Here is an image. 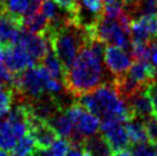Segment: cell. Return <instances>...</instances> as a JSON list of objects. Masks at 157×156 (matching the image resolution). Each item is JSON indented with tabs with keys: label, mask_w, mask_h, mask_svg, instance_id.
<instances>
[{
	"label": "cell",
	"mask_w": 157,
	"mask_h": 156,
	"mask_svg": "<svg viewBox=\"0 0 157 156\" xmlns=\"http://www.w3.org/2000/svg\"><path fill=\"white\" fill-rule=\"evenodd\" d=\"M103 61L85 44L67 71L63 84L66 91L75 98H79L107 82Z\"/></svg>",
	"instance_id": "obj_1"
},
{
	"label": "cell",
	"mask_w": 157,
	"mask_h": 156,
	"mask_svg": "<svg viewBox=\"0 0 157 156\" xmlns=\"http://www.w3.org/2000/svg\"><path fill=\"white\" fill-rule=\"evenodd\" d=\"M77 101L101 121L113 119L126 123L136 117L128 103L119 96L113 80H107L95 90L77 98Z\"/></svg>",
	"instance_id": "obj_2"
},
{
	"label": "cell",
	"mask_w": 157,
	"mask_h": 156,
	"mask_svg": "<svg viewBox=\"0 0 157 156\" xmlns=\"http://www.w3.org/2000/svg\"><path fill=\"white\" fill-rule=\"evenodd\" d=\"M12 87L15 96L17 94L25 102H35L46 96L59 98L62 91L66 90L64 85L53 78L41 63L15 75Z\"/></svg>",
	"instance_id": "obj_3"
},
{
	"label": "cell",
	"mask_w": 157,
	"mask_h": 156,
	"mask_svg": "<svg viewBox=\"0 0 157 156\" xmlns=\"http://www.w3.org/2000/svg\"><path fill=\"white\" fill-rule=\"evenodd\" d=\"M45 37H47L51 47L59 57L66 72L87 40L85 31L76 26L71 21L59 25H49Z\"/></svg>",
	"instance_id": "obj_4"
},
{
	"label": "cell",
	"mask_w": 157,
	"mask_h": 156,
	"mask_svg": "<svg viewBox=\"0 0 157 156\" xmlns=\"http://www.w3.org/2000/svg\"><path fill=\"white\" fill-rule=\"evenodd\" d=\"M74 124L75 131L83 138L96 135L100 131V118L88 111L78 101H74L64 109Z\"/></svg>",
	"instance_id": "obj_5"
},
{
	"label": "cell",
	"mask_w": 157,
	"mask_h": 156,
	"mask_svg": "<svg viewBox=\"0 0 157 156\" xmlns=\"http://www.w3.org/2000/svg\"><path fill=\"white\" fill-rule=\"evenodd\" d=\"M28 133L35 140L37 148L44 149V150L48 149L53 145V142L59 138V135L56 131L54 130V127L48 123V121L37 116L32 111L31 106L29 116H28Z\"/></svg>",
	"instance_id": "obj_6"
},
{
	"label": "cell",
	"mask_w": 157,
	"mask_h": 156,
	"mask_svg": "<svg viewBox=\"0 0 157 156\" xmlns=\"http://www.w3.org/2000/svg\"><path fill=\"white\" fill-rule=\"evenodd\" d=\"M23 31V18L2 8L0 10V47L17 43Z\"/></svg>",
	"instance_id": "obj_7"
},
{
	"label": "cell",
	"mask_w": 157,
	"mask_h": 156,
	"mask_svg": "<svg viewBox=\"0 0 157 156\" xmlns=\"http://www.w3.org/2000/svg\"><path fill=\"white\" fill-rule=\"evenodd\" d=\"M2 48V60L13 74H20L35 65V61L18 43Z\"/></svg>",
	"instance_id": "obj_8"
},
{
	"label": "cell",
	"mask_w": 157,
	"mask_h": 156,
	"mask_svg": "<svg viewBox=\"0 0 157 156\" xmlns=\"http://www.w3.org/2000/svg\"><path fill=\"white\" fill-rule=\"evenodd\" d=\"M100 133L109 142L113 150L131 147V141L122 122L113 119H103L100 124Z\"/></svg>",
	"instance_id": "obj_9"
},
{
	"label": "cell",
	"mask_w": 157,
	"mask_h": 156,
	"mask_svg": "<svg viewBox=\"0 0 157 156\" xmlns=\"http://www.w3.org/2000/svg\"><path fill=\"white\" fill-rule=\"evenodd\" d=\"M17 43L21 46H23L24 49L29 53V55L32 57V60L35 61L36 64L40 63L43 61L45 55L47 54L48 49L51 48L47 37L31 33L24 29H23L22 33L18 38Z\"/></svg>",
	"instance_id": "obj_10"
},
{
	"label": "cell",
	"mask_w": 157,
	"mask_h": 156,
	"mask_svg": "<svg viewBox=\"0 0 157 156\" xmlns=\"http://www.w3.org/2000/svg\"><path fill=\"white\" fill-rule=\"evenodd\" d=\"M105 62L110 72L115 77H118L127 72L133 63V57L128 55L125 49L115 45H109L105 47Z\"/></svg>",
	"instance_id": "obj_11"
},
{
	"label": "cell",
	"mask_w": 157,
	"mask_h": 156,
	"mask_svg": "<svg viewBox=\"0 0 157 156\" xmlns=\"http://www.w3.org/2000/svg\"><path fill=\"white\" fill-rule=\"evenodd\" d=\"M127 75L139 84L140 86L146 87L149 83L155 80L157 77V69L148 60L133 61Z\"/></svg>",
	"instance_id": "obj_12"
},
{
	"label": "cell",
	"mask_w": 157,
	"mask_h": 156,
	"mask_svg": "<svg viewBox=\"0 0 157 156\" xmlns=\"http://www.w3.org/2000/svg\"><path fill=\"white\" fill-rule=\"evenodd\" d=\"M80 147L88 156H113L111 146L99 132L84 139Z\"/></svg>",
	"instance_id": "obj_13"
},
{
	"label": "cell",
	"mask_w": 157,
	"mask_h": 156,
	"mask_svg": "<svg viewBox=\"0 0 157 156\" xmlns=\"http://www.w3.org/2000/svg\"><path fill=\"white\" fill-rule=\"evenodd\" d=\"M128 106L131 107V109L134 111L135 116L140 117V118H146V117L153 115L154 108L151 101L149 99V96H147V93L144 91V87L141 88L139 91L134 93L131 98H128L126 100Z\"/></svg>",
	"instance_id": "obj_14"
},
{
	"label": "cell",
	"mask_w": 157,
	"mask_h": 156,
	"mask_svg": "<svg viewBox=\"0 0 157 156\" xmlns=\"http://www.w3.org/2000/svg\"><path fill=\"white\" fill-rule=\"evenodd\" d=\"M43 0H4L5 8L20 18H26L38 12Z\"/></svg>",
	"instance_id": "obj_15"
},
{
	"label": "cell",
	"mask_w": 157,
	"mask_h": 156,
	"mask_svg": "<svg viewBox=\"0 0 157 156\" xmlns=\"http://www.w3.org/2000/svg\"><path fill=\"white\" fill-rule=\"evenodd\" d=\"M48 123L54 127V130L57 132L59 137L67 139H71L75 133V127L69 116L66 114V111H60L55 114L48 119Z\"/></svg>",
	"instance_id": "obj_16"
},
{
	"label": "cell",
	"mask_w": 157,
	"mask_h": 156,
	"mask_svg": "<svg viewBox=\"0 0 157 156\" xmlns=\"http://www.w3.org/2000/svg\"><path fill=\"white\" fill-rule=\"evenodd\" d=\"M48 26L49 22L44 14L40 12V9L35 14L23 18V29L31 33L45 36L48 30Z\"/></svg>",
	"instance_id": "obj_17"
},
{
	"label": "cell",
	"mask_w": 157,
	"mask_h": 156,
	"mask_svg": "<svg viewBox=\"0 0 157 156\" xmlns=\"http://www.w3.org/2000/svg\"><path fill=\"white\" fill-rule=\"evenodd\" d=\"M126 132L128 135L130 141L132 145H136V143H144L148 142V137L146 133V129H144V119L140 117H134L126 123H124ZM149 143V142H148Z\"/></svg>",
	"instance_id": "obj_18"
},
{
	"label": "cell",
	"mask_w": 157,
	"mask_h": 156,
	"mask_svg": "<svg viewBox=\"0 0 157 156\" xmlns=\"http://www.w3.org/2000/svg\"><path fill=\"white\" fill-rule=\"evenodd\" d=\"M40 63L47 69V71L53 78H55L62 84H64V78H66L67 72L63 68V65L61 64L60 60H59V57H56V54L52 49V47L48 49L47 54L45 55V57Z\"/></svg>",
	"instance_id": "obj_19"
},
{
	"label": "cell",
	"mask_w": 157,
	"mask_h": 156,
	"mask_svg": "<svg viewBox=\"0 0 157 156\" xmlns=\"http://www.w3.org/2000/svg\"><path fill=\"white\" fill-rule=\"evenodd\" d=\"M17 135L15 133L12 124L7 121H0V149L10 152L18 140Z\"/></svg>",
	"instance_id": "obj_20"
},
{
	"label": "cell",
	"mask_w": 157,
	"mask_h": 156,
	"mask_svg": "<svg viewBox=\"0 0 157 156\" xmlns=\"http://www.w3.org/2000/svg\"><path fill=\"white\" fill-rule=\"evenodd\" d=\"M157 15V0H136L128 16L133 20L139 16Z\"/></svg>",
	"instance_id": "obj_21"
},
{
	"label": "cell",
	"mask_w": 157,
	"mask_h": 156,
	"mask_svg": "<svg viewBox=\"0 0 157 156\" xmlns=\"http://www.w3.org/2000/svg\"><path fill=\"white\" fill-rule=\"evenodd\" d=\"M37 149L35 140L29 133H26L17 140L16 145L10 150L9 156H29Z\"/></svg>",
	"instance_id": "obj_22"
},
{
	"label": "cell",
	"mask_w": 157,
	"mask_h": 156,
	"mask_svg": "<svg viewBox=\"0 0 157 156\" xmlns=\"http://www.w3.org/2000/svg\"><path fill=\"white\" fill-rule=\"evenodd\" d=\"M14 99L15 93L13 87L6 84H0V118L10 111Z\"/></svg>",
	"instance_id": "obj_23"
},
{
	"label": "cell",
	"mask_w": 157,
	"mask_h": 156,
	"mask_svg": "<svg viewBox=\"0 0 157 156\" xmlns=\"http://www.w3.org/2000/svg\"><path fill=\"white\" fill-rule=\"evenodd\" d=\"M70 148H71V142L69 139L59 137L53 142L52 146L46 149V153L47 156H66Z\"/></svg>",
	"instance_id": "obj_24"
},
{
	"label": "cell",
	"mask_w": 157,
	"mask_h": 156,
	"mask_svg": "<svg viewBox=\"0 0 157 156\" xmlns=\"http://www.w3.org/2000/svg\"><path fill=\"white\" fill-rule=\"evenodd\" d=\"M144 124L147 137H148L149 145L155 146L157 143V115L153 114L144 118Z\"/></svg>",
	"instance_id": "obj_25"
},
{
	"label": "cell",
	"mask_w": 157,
	"mask_h": 156,
	"mask_svg": "<svg viewBox=\"0 0 157 156\" xmlns=\"http://www.w3.org/2000/svg\"><path fill=\"white\" fill-rule=\"evenodd\" d=\"M124 12V2L123 0H116L111 4H105V16L109 18L117 20Z\"/></svg>",
	"instance_id": "obj_26"
},
{
	"label": "cell",
	"mask_w": 157,
	"mask_h": 156,
	"mask_svg": "<svg viewBox=\"0 0 157 156\" xmlns=\"http://www.w3.org/2000/svg\"><path fill=\"white\" fill-rule=\"evenodd\" d=\"M132 152L134 156H157V152L153 150L147 142L132 145Z\"/></svg>",
	"instance_id": "obj_27"
},
{
	"label": "cell",
	"mask_w": 157,
	"mask_h": 156,
	"mask_svg": "<svg viewBox=\"0 0 157 156\" xmlns=\"http://www.w3.org/2000/svg\"><path fill=\"white\" fill-rule=\"evenodd\" d=\"M144 91L147 93V96H149V99L151 101L154 108V113L157 115V80H153L151 83H149L147 86L144 87Z\"/></svg>",
	"instance_id": "obj_28"
},
{
	"label": "cell",
	"mask_w": 157,
	"mask_h": 156,
	"mask_svg": "<svg viewBox=\"0 0 157 156\" xmlns=\"http://www.w3.org/2000/svg\"><path fill=\"white\" fill-rule=\"evenodd\" d=\"M55 1L62 9H64L69 14L74 12L75 7H76V2H77V0H55Z\"/></svg>",
	"instance_id": "obj_29"
},
{
	"label": "cell",
	"mask_w": 157,
	"mask_h": 156,
	"mask_svg": "<svg viewBox=\"0 0 157 156\" xmlns=\"http://www.w3.org/2000/svg\"><path fill=\"white\" fill-rule=\"evenodd\" d=\"M149 47H150V62L157 69V39H153L149 41Z\"/></svg>",
	"instance_id": "obj_30"
},
{
	"label": "cell",
	"mask_w": 157,
	"mask_h": 156,
	"mask_svg": "<svg viewBox=\"0 0 157 156\" xmlns=\"http://www.w3.org/2000/svg\"><path fill=\"white\" fill-rule=\"evenodd\" d=\"M113 156H134L132 149L128 148H123V149H117V150H113Z\"/></svg>",
	"instance_id": "obj_31"
},
{
	"label": "cell",
	"mask_w": 157,
	"mask_h": 156,
	"mask_svg": "<svg viewBox=\"0 0 157 156\" xmlns=\"http://www.w3.org/2000/svg\"><path fill=\"white\" fill-rule=\"evenodd\" d=\"M66 156H84V152L80 146H74L72 148H70Z\"/></svg>",
	"instance_id": "obj_32"
},
{
	"label": "cell",
	"mask_w": 157,
	"mask_h": 156,
	"mask_svg": "<svg viewBox=\"0 0 157 156\" xmlns=\"http://www.w3.org/2000/svg\"><path fill=\"white\" fill-rule=\"evenodd\" d=\"M0 156H9V154H7V152H6V150L0 149Z\"/></svg>",
	"instance_id": "obj_33"
},
{
	"label": "cell",
	"mask_w": 157,
	"mask_h": 156,
	"mask_svg": "<svg viewBox=\"0 0 157 156\" xmlns=\"http://www.w3.org/2000/svg\"><path fill=\"white\" fill-rule=\"evenodd\" d=\"M105 4H111V2H113V1H116V0H103Z\"/></svg>",
	"instance_id": "obj_34"
},
{
	"label": "cell",
	"mask_w": 157,
	"mask_h": 156,
	"mask_svg": "<svg viewBox=\"0 0 157 156\" xmlns=\"http://www.w3.org/2000/svg\"><path fill=\"white\" fill-rule=\"evenodd\" d=\"M155 148H156V152H157V143L155 145Z\"/></svg>",
	"instance_id": "obj_35"
}]
</instances>
